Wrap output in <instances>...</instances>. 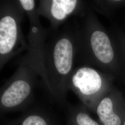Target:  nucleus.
Returning <instances> with one entry per match:
<instances>
[{"label":"nucleus","instance_id":"1","mask_svg":"<svg viewBox=\"0 0 125 125\" xmlns=\"http://www.w3.org/2000/svg\"><path fill=\"white\" fill-rule=\"evenodd\" d=\"M73 21L77 49L76 61L123 80L115 41L111 32L99 21L89 2L85 11L73 18Z\"/></svg>","mask_w":125,"mask_h":125},{"label":"nucleus","instance_id":"2","mask_svg":"<svg viewBox=\"0 0 125 125\" xmlns=\"http://www.w3.org/2000/svg\"><path fill=\"white\" fill-rule=\"evenodd\" d=\"M75 29L66 23L53 30L48 29L43 56V80L57 98L64 97L76 57Z\"/></svg>","mask_w":125,"mask_h":125},{"label":"nucleus","instance_id":"3","mask_svg":"<svg viewBox=\"0 0 125 125\" xmlns=\"http://www.w3.org/2000/svg\"><path fill=\"white\" fill-rule=\"evenodd\" d=\"M25 12L19 0L0 1V70L28 46L21 24Z\"/></svg>","mask_w":125,"mask_h":125},{"label":"nucleus","instance_id":"4","mask_svg":"<svg viewBox=\"0 0 125 125\" xmlns=\"http://www.w3.org/2000/svg\"><path fill=\"white\" fill-rule=\"evenodd\" d=\"M115 79L94 67L80 65L72 72L67 87L74 89L86 105L96 108L101 100L115 87Z\"/></svg>","mask_w":125,"mask_h":125},{"label":"nucleus","instance_id":"5","mask_svg":"<svg viewBox=\"0 0 125 125\" xmlns=\"http://www.w3.org/2000/svg\"><path fill=\"white\" fill-rule=\"evenodd\" d=\"M29 19V30L28 33L27 52L23 58L29 62L43 78V56L48 29L42 26L40 16L37 12L36 1L19 0Z\"/></svg>","mask_w":125,"mask_h":125},{"label":"nucleus","instance_id":"6","mask_svg":"<svg viewBox=\"0 0 125 125\" xmlns=\"http://www.w3.org/2000/svg\"><path fill=\"white\" fill-rule=\"evenodd\" d=\"M39 75L36 70L24 58L2 91L0 103L5 107L12 108L24 103L31 94L32 82Z\"/></svg>","mask_w":125,"mask_h":125},{"label":"nucleus","instance_id":"7","mask_svg":"<svg viewBox=\"0 0 125 125\" xmlns=\"http://www.w3.org/2000/svg\"><path fill=\"white\" fill-rule=\"evenodd\" d=\"M88 1L80 0H40L37 6L39 16L46 18L50 22V28L56 30L66 24L70 18L83 13Z\"/></svg>","mask_w":125,"mask_h":125},{"label":"nucleus","instance_id":"8","mask_svg":"<svg viewBox=\"0 0 125 125\" xmlns=\"http://www.w3.org/2000/svg\"><path fill=\"white\" fill-rule=\"evenodd\" d=\"M96 113L103 125H122L125 114V98L114 87L99 103Z\"/></svg>","mask_w":125,"mask_h":125},{"label":"nucleus","instance_id":"9","mask_svg":"<svg viewBox=\"0 0 125 125\" xmlns=\"http://www.w3.org/2000/svg\"><path fill=\"white\" fill-rule=\"evenodd\" d=\"M94 12L110 17L117 9L125 6V0H95L88 1Z\"/></svg>","mask_w":125,"mask_h":125},{"label":"nucleus","instance_id":"10","mask_svg":"<svg viewBox=\"0 0 125 125\" xmlns=\"http://www.w3.org/2000/svg\"><path fill=\"white\" fill-rule=\"evenodd\" d=\"M110 32L116 44L123 72V81H125V32L115 28Z\"/></svg>","mask_w":125,"mask_h":125},{"label":"nucleus","instance_id":"11","mask_svg":"<svg viewBox=\"0 0 125 125\" xmlns=\"http://www.w3.org/2000/svg\"><path fill=\"white\" fill-rule=\"evenodd\" d=\"M76 121L78 125H99L85 112L79 113L76 115Z\"/></svg>","mask_w":125,"mask_h":125},{"label":"nucleus","instance_id":"12","mask_svg":"<svg viewBox=\"0 0 125 125\" xmlns=\"http://www.w3.org/2000/svg\"><path fill=\"white\" fill-rule=\"evenodd\" d=\"M22 125H47V124L40 116L31 115L27 117L24 121Z\"/></svg>","mask_w":125,"mask_h":125},{"label":"nucleus","instance_id":"13","mask_svg":"<svg viewBox=\"0 0 125 125\" xmlns=\"http://www.w3.org/2000/svg\"><path fill=\"white\" fill-rule=\"evenodd\" d=\"M125 125V114L124 116V118H123V122H122V125Z\"/></svg>","mask_w":125,"mask_h":125}]
</instances>
